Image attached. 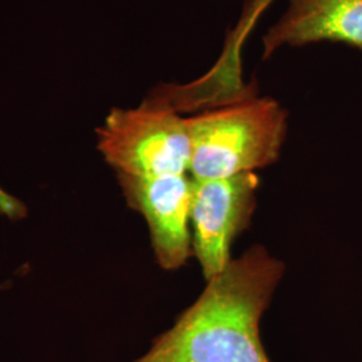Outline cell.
Segmentation results:
<instances>
[{"label": "cell", "mask_w": 362, "mask_h": 362, "mask_svg": "<svg viewBox=\"0 0 362 362\" xmlns=\"http://www.w3.org/2000/svg\"><path fill=\"white\" fill-rule=\"evenodd\" d=\"M97 148L116 176L189 173L187 117L155 91L137 107L112 109L97 129Z\"/></svg>", "instance_id": "obj_3"}, {"label": "cell", "mask_w": 362, "mask_h": 362, "mask_svg": "<svg viewBox=\"0 0 362 362\" xmlns=\"http://www.w3.org/2000/svg\"><path fill=\"white\" fill-rule=\"evenodd\" d=\"M132 209L148 224L156 262L163 270L175 272L194 255L191 206L194 180L189 173L156 177L117 176Z\"/></svg>", "instance_id": "obj_5"}, {"label": "cell", "mask_w": 362, "mask_h": 362, "mask_svg": "<svg viewBox=\"0 0 362 362\" xmlns=\"http://www.w3.org/2000/svg\"><path fill=\"white\" fill-rule=\"evenodd\" d=\"M187 127L191 177L224 179L257 172L279 158L287 132V112L272 97L251 93L187 117Z\"/></svg>", "instance_id": "obj_2"}, {"label": "cell", "mask_w": 362, "mask_h": 362, "mask_svg": "<svg viewBox=\"0 0 362 362\" xmlns=\"http://www.w3.org/2000/svg\"><path fill=\"white\" fill-rule=\"evenodd\" d=\"M192 180V251L208 282L233 260V242L250 226L257 208L260 179L257 172H248L224 179Z\"/></svg>", "instance_id": "obj_4"}, {"label": "cell", "mask_w": 362, "mask_h": 362, "mask_svg": "<svg viewBox=\"0 0 362 362\" xmlns=\"http://www.w3.org/2000/svg\"><path fill=\"white\" fill-rule=\"evenodd\" d=\"M342 43L362 50V0H288L263 37V58L279 49Z\"/></svg>", "instance_id": "obj_6"}, {"label": "cell", "mask_w": 362, "mask_h": 362, "mask_svg": "<svg viewBox=\"0 0 362 362\" xmlns=\"http://www.w3.org/2000/svg\"><path fill=\"white\" fill-rule=\"evenodd\" d=\"M285 274L282 260L252 246L208 281L151 349L133 362H272L260 321Z\"/></svg>", "instance_id": "obj_1"}, {"label": "cell", "mask_w": 362, "mask_h": 362, "mask_svg": "<svg viewBox=\"0 0 362 362\" xmlns=\"http://www.w3.org/2000/svg\"><path fill=\"white\" fill-rule=\"evenodd\" d=\"M6 287H8V282H6V284H0V290H3V288H6Z\"/></svg>", "instance_id": "obj_7"}]
</instances>
